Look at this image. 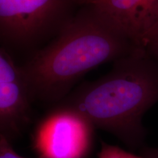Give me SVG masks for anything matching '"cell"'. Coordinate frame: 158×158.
Segmentation results:
<instances>
[{
  "label": "cell",
  "mask_w": 158,
  "mask_h": 158,
  "mask_svg": "<svg viewBox=\"0 0 158 158\" xmlns=\"http://www.w3.org/2000/svg\"><path fill=\"white\" fill-rule=\"evenodd\" d=\"M138 50L94 6L86 5L21 68L32 101L54 106L92 69Z\"/></svg>",
  "instance_id": "cell-1"
},
{
  "label": "cell",
  "mask_w": 158,
  "mask_h": 158,
  "mask_svg": "<svg viewBox=\"0 0 158 158\" xmlns=\"http://www.w3.org/2000/svg\"><path fill=\"white\" fill-rule=\"evenodd\" d=\"M158 102V62L138 50L116 59L101 78L83 83L58 104L74 108L132 149L143 147V117Z\"/></svg>",
  "instance_id": "cell-2"
},
{
  "label": "cell",
  "mask_w": 158,
  "mask_h": 158,
  "mask_svg": "<svg viewBox=\"0 0 158 158\" xmlns=\"http://www.w3.org/2000/svg\"><path fill=\"white\" fill-rule=\"evenodd\" d=\"M84 0H0V45L29 48L57 34Z\"/></svg>",
  "instance_id": "cell-3"
},
{
  "label": "cell",
  "mask_w": 158,
  "mask_h": 158,
  "mask_svg": "<svg viewBox=\"0 0 158 158\" xmlns=\"http://www.w3.org/2000/svg\"><path fill=\"white\" fill-rule=\"evenodd\" d=\"M94 129L77 110L55 105L35 130L33 142L37 158H86L93 146Z\"/></svg>",
  "instance_id": "cell-4"
},
{
  "label": "cell",
  "mask_w": 158,
  "mask_h": 158,
  "mask_svg": "<svg viewBox=\"0 0 158 158\" xmlns=\"http://www.w3.org/2000/svg\"><path fill=\"white\" fill-rule=\"evenodd\" d=\"M133 43L144 51L158 41V0H90Z\"/></svg>",
  "instance_id": "cell-5"
},
{
  "label": "cell",
  "mask_w": 158,
  "mask_h": 158,
  "mask_svg": "<svg viewBox=\"0 0 158 158\" xmlns=\"http://www.w3.org/2000/svg\"><path fill=\"white\" fill-rule=\"evenodd\" d=\"M33 101L21 66L0 45V135L19 137L30 120Z\"/></svg>",
  "instance_id": "cell-6"
},
{
  "label": "cell",
  "mask_w": 158,
  "mask_h": 158,
  "mask_svg": "<svg viewBox=\"0 0 158 158\" xmlns=\"http://www.w3.org/2000/svg\"><path fill=\"white\" fill-rule=\"evenodd\" d=\"M98 158H143L142 156H138L133 153L128 152L123 149L116 146L108 144L101 141V147L99 152Z\"/></svg>",
  "instance_id": "cell-7"
},
{
  "label": "cell",
  "mask_w": 158,
  "mask_h": 158,
  "mask_svg": "<svg viewBox=\"0 0 158 158\" xmlns=\"http://www.w3.org/2000/svg\"><path fill=\"white\" fill-rule=\"evenodd\" d=\"M0 158H27L20 155L13 149L10 141L5 136L0 135Z\"/></svg>",
  "instance_id": "cell-8"
},
{
  "label": "cell",
  "mask_w": 158,
  "mask_h": 158,
  "mask_svg": "<svg viewBox=\"0 0 158 158\" xmlns=\"http://www.w3.org/2000/svg\"><path fill=\"white\" fill-rule=\"evenodd\" d=\"M140 154L143 158H158V147H142L140 148Z\"/></svg>",
  "instance_id": "cell-9"
},
{
  "label": "cell",
  "mask_w": 158,
  "mask_h": 158,
  "mask_svg": "<svg viewBox=\"0 0 158 158\" xmlns=\"http://www.w3.org/2000/svg\"><path fill=\"white\" fill-rule=\"evenodd\" d=\"M147 54L155 59L156 62H158V41L151 45L146 50Z\"/></svg>",
  "instance_id": "cell-10"
},
{
  "label": "cell",
  "mask_w": 158,
  "mask_h": 158,
  "mask_svg": "<svg viewBox=\"0 0 158 158\" xmlns=\"http://www.w3.org/2000/svg\"><path fill=\"white\" fill-rule=\"evenodd\" d=\"M89 1H90V0H84V5H87V4L89 2Z\"/></svg>",
  "instance_id": "cell-11"
},
{
  "label": "cell",
  "mask_w": 158,
  "mask_h": 158,
  "mask_svg": "<svg viewBox=\"0 0 158 158\" xmlns=\"http://www.w3.org/2000/svg\"></svg>",
  "instance_id": "cell-12"
}]
</instances>
